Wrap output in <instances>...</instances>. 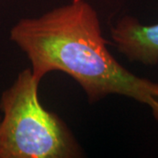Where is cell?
<instances>
[{
	"instance_id": "cell-1",
	"label": "cell",
	"mask_w": 158,
	"mask_h": 158,
	"mask_svg": "<svg viewBox=\"0 0 158 158\" xmlns=\"http://www.w3.org/2000/svg\"><path fill=\"white\" fill-rule=\"evenodd\" d=\"M11 40L27 55L39 82L62 71L78 83L90 103L111 94L126 96L148 106L158 123V83L135 76L113 57L97 11L85 0L20 19Z\"/></svg>"
},
{
	"instance_id": "cell-2",
	"label": "cell",
	"mask_w": 158,
	"mask_h": 158,
	"mask_svg": "<svg viewBox=\"0 0 158 158\" xmlns=\"http://www.w3.org/2000/svg\"><path fill=\"white\" fill-rule=\"evenodd\" d=\"M31 69L19 74L0 99V158L78 157L81 148L68 127L38 98Z\"/></svg>"
},
{
	"instance_id": "cell-3",
	"label": "cell",
	"mask_w": 158,
	"mask_h": 158,
	"mask_svg": "<svg viewBox=\"0 0 158 158\" xmlns=\"http://www.w3.org/2000/svg\"><path fill=\"white\" fill-rule=\"evenodd\" d=\"M113 44L130 62L158 63V23L144 26L132 16H124L110 27Z\"/></svg>"
}]
</instances>
